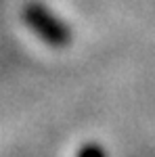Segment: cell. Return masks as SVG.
Here are the masks:
<instances>
[{"label": "cell", "mask_w": 155, "mask_h": 157, "mask_svg": "<svg viewBox=\"0 0 155 157\" xmlns=\"http://www.w3.org/2000/svg\"><path fill=\"white\" fill-rule=\"evenodd\" d=\"M23 23L36 34L42 42H46L52 48H65L72 42V29L63 19H59L55 13H50L48 6L42 2H25L21 9Z\"/></svg>", "instance_id": "cell-1"}, {"label": "cell", "mask_w": 155, "mask_h": 157, "mask_svg": "<svg viewBox=\"0 0 155 157\" xmlns=\"http://www.w3.org/2000/svg\"><path fill=\"white\" fill-rule=\"evenodd\" d=\"M76 157H107V151L99 143H86L76 151Z\"/></svg>", "instance_id": "cell-2"}]
</instances>
